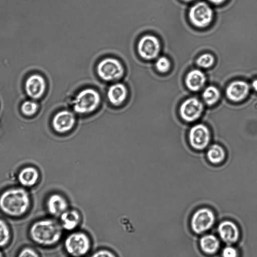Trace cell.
Masks as SVG:
<instances>
[{
  "label": "cell",
  "mask_w": 257,
  "mask_h": 257,
  "mask_svg": "<svg viewBox=\"0 0 257 257\" xmlns=\"http://www.w3.org/2000/svg\"><path fill=\"white\" fill-rule=\"evenodd\" d=\"M202 97L207 104L211 105L218 100L220 97V92L215 86H209L206 88L203 92Z\"/></svg>",
  "instance_id": "22"
},
{
  "label": "cell",
  "mask_w": 257,
  "mask_h": 257,
  "mask_svg": "<svg viewBox=\"0 0 257 257\" xmlns=\"http://www.w3.org/2000/svg\"><path fill=\"white\" fill-rule=\"evenodd\" d=\"M47 209L50 214L59 217L68 209V203L64 197L58 194L51 195L46 203Z\"/></svg>",
  "instance_id": "14"
},
{
  "label": "cell",
  "mask_w": 257,
  "mask_h": 257,
  "mask_svg": "<svg viewBox=\"0 0 257 257\" xmlns=\"http://www.w3.org/2000/svg\"><path fill=\"white\" fill-rule=\"evenodd\" d=\"M155 66L159 72L165 73L169 70L171 63L167 57L162 56L157 59Z\"/></svg>",
  "instance_id": "26"
},
{
  "label": "cell",
  "mask_w": 257,
  "mask_h": 257,
  "mask_svg": "<svg viewBox=\"0 0 257 257\" xmlns=\"http://www.w3.org/2000/svg\"><path fill=\"white\" fill-rule=\"evenodd\" d=\"M30 204L28 193L23 189H11L0 196V209L9 216H21L28 211Z\"/></svg>",
  "instance_id": "2"
},
{
  "label": "cell",
  "mask_w": 257,
  "mask_h": 257,
  "mask_svg": "<svg viewBox=\"0 0 257 257\" xmlns=\"http://www.w3.org/2000/svg\"><path fill=\"white\" fill-rule=\"evenodd\" d=\"M0 257H4V255L1 251H0Z\"/></svg>",
  "instance_id": "32"
},
{
  "label": "cell",
  "mask_w": 257,
  "mask_h": 257,
  "mask_svg": "<svg viewBox=\"0 0 257 257\" xmlns=\"http://www.w3.org/2000/svg\"><path fill=\"white\" fill-rule=\"evenodd\" d=\"M214 222L215 215L213 211L207 208H202L192 215L191 226L195 232L201 233L209 229Z\"/></svg>",
  "instance_id": "7"
},
{
  "label": "cell",
  "mask_w": 257,
  "mask_h": 257,
  "mask_svg": "<svg viewBox=\"0 0 257 257\" xmlns=\"http://www.w3.org/2000/svg\"><path fill=\"white\" fill-rule=\"evenodd\" d=\"M218 231L221 239L228 244L235 242L239 238V232L237 225L229 220L221 222Z\"/></svg>",
  "instance_id": "15"
},
{
  "label": "cell",
  "mask_w": 257,
  "mask_h": 257,
  "mask_svg": "<svg viewBox=\"0 0 257 257\" xmlns=\"http://www.w3.org/2000/svg\"><path fill=\"white\" fill-rule=\"evenodd\" d=\"M17 257H39V255L34 249L26 247L21 249Z\"/></svg>",
  "instance_id": "28"
},
{
  "label": "cell",
  "mask_w": 257,
  "mask_h": 257,
  "mask_svg": "<svg viewBox=\"0 0 257 257\" xmlns=\"http://www.w3.org/2000/svg\"><path fill=\"white\" fill-rule=\"evenodd\" d=\"M225 153L223 149L218 145H213L208 149L207 157L213 164L221 163L224 159Z\"/></svg>",
  "instance_id": "21"
},
{
  "label": "cell",
  "mask_w": 257,
  "mask_h": 257,
  "mask_svg": "<svg viewBox=\"0 0 257 257\" xmlns=\"http://www.w3.org/2000/svg\"><path fill=\"white\" fill-rule=\"evenodd\" d=\"M249 91V86L247 83L241 80H236L230 83L226 89V94L229 99L238 102L244 99Z\"/></svg>",
  "instance_id": "13"
},
{
  "label": "cell",
  "mask_w": 257,
  "mask_h": 257,
  "mask_svg": "<svg viewBox=\"0 0 257 257\" xmlns=\"http://www.w3.org/2000/svg\"><path fill=\"white\" fill-rule=\"evenodd\" d=\"M205 81V74L198 69H194L188 72L185 78L187 87L193 91L200 90L204 85Z\"/></svg>",
  "instance_id": "18"
},
{
  "label": "cell",
  "mask_w": 257,
  "mask_h": 257,
  "mask_svg": "<svg viewBox=\"0 0 257 257\" xmlns=\"http://www.w3.org/2000/svg\"><path fill=\"white\" fill-rule=\"evenodd\" d=\"M60 223L53 219H43L34 222L29 230L32 240L38 244L52 246L57 244L63 234Z\"/></svg>",
  "instance_id": "1"
},
{
  "label": "cell",
  "mask_w": 257,
  "mask_h": 257,
  "mask_svg": "<svg viewBox=\"0 0 257 257\" xmlns=\"http://www.w3.org/2000/svg\"><path fill=\"white\" fill-rule=\"evenodd\" d=\"M189 140L190 145L193 148L196 150L204 149L210 142V131L204 124H196L190 130Z\"/></svg>",
  "instance_id": "9"
},
{
  "label": "cell",
  "mask_w": 257,
  "mask_h": 257,
  "mask_svg": "<svg viewBox=\"0 0 257 257\" xmlns=\"http://www.w3.org/2000/svg\"><path fill=\"white\" fill-rule=\"evenodd\" d=\"M213 11L205 2H200L194 5L189 12V17L191 23L198 28L208 26L213 19Z\"/></svg>",
  "instance_id": "6"
},
{
  "label": "cell",
  "mask_w": 257,
  "mask_h": 257,
  "mask_svg": "<svg viewBox=\"0 0 257 257\" xmlns=\"http://www.w3.org/2000/svg\"><path fill=\"white\" fill-rule=\"evenodd\" d=\"M210 2L214 4H220L223 3L225 0H208Z\"/></svg>",
  "instance_id": "31"
},
{
  "label": "cell",
  "mask_w": 257,
  "mask_h": 257,
  "mask_svg": "<svg viewBox=\"0 0 257 257\" xmlns=\"http://www.w3.org/2000/svg\"><path fill=\"white\" fill-rule=\"evenodd\" d=\"M46 83L44 78L38 74L29 76L26 80L25 88L28 96L33 99H39L44 94Z\"/></svg>",
  "instance_id": "12"
},
{
  "label": "cell",
  "mask_w": 257,
  "mask_h": 257,
  "mask_svg": "<svg viewBox=\"0 0 257 257\" xmlns=\"http://www.w3.org/2000/svg\"><path fill=\"white\" fill-rule=\"evenodd\" d=\"M90 257H117L113 251L108 249L102 248L94 251Z\"/></svg>",
  "instance_id": "27"
},
{
  "label": "cell",
  "mask_w": 257,
  "mask_h": 257,
  "mask_svg": "<svg viewBox=\"0 0 257 257\" xmlns=\"http://www.w3.org/2000/svg\"><path fill=\"white\" fill-rule=\"evenodd\" d=\"M161 45L158 39L152 35L143 36L137 45L138 54L144 59L150 60L156 58L160 51Z\"/></svg>",
  "instance_id": "8"
},
{
  "label": "cell",
  "mask_w": 257,
  "mask_h": 257,
  "mask_svg": "<svg viewBox=\"0 0 257 257\" xmlns=\"http://www.w3.org/2000/svg\"><path fill=\"white\" fill-rule=\"evenodd\" d=\"M238 252L237 250L233 247L228 246L225 247L222 250V257H237Z\"/></svg>",
  "instance_id": "29"
},
{
  "label": "cell",
  "mask_w": 257,
  "mask_h": 257,
  "mask_svg": "<svg viewBox=\"0 0 257 257\" xmlns=\"http://www.w3.org/2000/svg\"><path fill=\"white\" fill-rule=\"evenodd\" d=\"M39 177L38 171L33 167H29L23 169L19 173L18 178L21 184L25 186L34 185Z\"/></svg>",
  "instance_id": "20"
},
{
  "label": "cell",
  "mask_w": 257,
  "mask_h": 257,
  "mask_svg": "<svg viewBox=\"0 0 257 257\" xmlns=\"http://www.w3.org/2000/svg\"><path fill=\"white\" fill-rule=\"evenodd\" d=\"M203 110L202 103L194 97L185 100L180 107V114L185 121L192 122L197 119L201 115Z\"/></svg>",
  "instance_id": "10"
},
{
  "label": "cell",
  "mask_w": 257,
  "mask_h": 257,
  "mask_svg": "<svg viewBox=\"0 0 257 257\" xmlns=\"http://www.w3.org/2000/svg\"><path fill=\"white\" fill-rule=\"evenodd\" d=\"M76 122L74 114L68 110L58 112L52 119L54 130L58 133L63 134L71 131Z\"/></svg>",
  "instance_id": "11"
},
{
  "label": "cell",
  "mask_w": 257,
  "mask_h": 257,
  "mask_svg": "<svg viewBox=\"0 0 257 257\" xmlns=\"http://www.w3.org/2000/svg\"><path fill=\"white\" fill-rule=\"evenodd\" d=\"M91 240L89 235L83 231H72L64 241L66 252L71 257H83L91 248Z\"/></svg>",
  "instance_id": "3"
},
{
  "label": "cell",
  "mask_w": 257,
  "mask_h": 257,
  "mask_svg": "<svg viewBox=\"0 0 257 257\" xmlns=\"http://www.w3.org/2000/svg\"><path fill=\"white\" fill-rule=\"evenodd\" d=\"M11 238L10 228L4 220L0 219V247L8 244Z\"/></svg>",
  "instance_id": "23"
},
{
  "label": "cell",
  "mask_w": 257,
  "mask_h": 257,
  "mask_svg": "<svg viewBox=\"0 0 257 257\" xmlns=\"http://www.w3.org/2000/svg\"><path fill=\"white\" fill-rule=\"evenodd\" d=\"M59 218L63 229L70 232L78 227L82 220L81 214L76 209H67Z\"/></svg>",
  "instance_id": "16"
},
{
  "label": "cell",
  "mask_w": 257,
  "mask_h": 257,
  "mask_svg": "<svg viewBox=\"0 0 257 257\" xmlns=\"http://www.w3.org/2000/svg\"><path fill=\"white\" fill-rule=\"evenodd\" d=\"M127 96V88L124 84L120 83L111 85L107 92L109 101L115 106L122 104L126 100Z\"/></svg>",
  "instance_id": "17"
},
{
  "label": "cell",
  "mask_w": 257,
  "mask_h": 257,
  "mask_svg": "<svg viewBox=\"0 0 257 257\" xmlns=\"http://www.w3.org/2000/svg\"><path fill=\"white\" fill-rule=\"evenodd\" d=\"M200 246L202 250L205 253L213 254L219 249L220 242L215 236L207 234L200 239Z\"/></svg>",
  "instance_id": "19"
},
{
  "label": "cell",
  "mask_w": 257,
  "mask_h": 257,
  "mask_svg": "<svg viewBox=\"0 0 257 257\" xmlns=\"http://www.w3.org/2000/svg\"><path fill=\"white\" fill-rule=\"evenodd\" d=\"M101 102L99 93L92 88H87L79 92L73 101L74 111L79 114L90 113L97 109Z\"/></svg>",
  "instance_id": "4"
},
{
  "label": "cell",
  "mask_w": 257,
  "mask_h": 257,
  "mask_svg": "<svg viewBox=\"0 0 257 257\" xmlns=\"http://www.w3.org/2000/svg\"><path fill=\"white\" fill-rule=\"evenodd\" d=\"M253 89L257 92V79H254L251 83Z\"/></svg>",
  "instance_id": "30"
},
{
  "label": "cell",
  "mask_w": 257,
  "mask_h": 257,
  "mask_svg": "<svg viewBox=\"0 0 257 257\" xmlns=\"http://www.w3.org/2000/svg\"><path fill=\"white\" fill-rule=\"evenodd\" d=\"M37 104L32 100H27L23 102L21 105V111L26 115H32L37 111Z\"/></svg>",
  "instance_id": "25"
},
{
  "label": "cell",
  "mask_w": 257,
  "mask_h": 257,
  "mask_svg": "<svg viewBox=\"0 0 257 257\" xmlns=\"http://www.w3.org/2000/svg\"><path fill=\"white\" fill-rule=\"evenodd\" d=\"M183 1H185V2H189L193 1H194V0H183Z\"/></svg>",
  "instance_id": "33"
},
{
  "label": "cell",
  "mask_w": 257,
  "mask_h": 257,
  "mask_svg": "<svg viewBox=\"0 0 257 257\" xmlns=\"http://www.w3.org/2000/svg\"><path fill=\"white\" fill-rule=\"evenodd\" d=\"M214 62V57L210 54L206 53L200 56L196 60L197 64L204 68L211 67Z\"/></svg>",
  "instance_id": "24"
},
{
  "label": "cell",
  "mask_w": 257,
  "mask_h": 257,
  "mask_svg": "<svg viewBox=\"0 0 257 257\" xmlns=\"http://www.w3.org/2000/svg\"><path fill=\"white\" fill-rule=\"evenodd\" d=\"M98 76L105 81H116L124 75V69L117 59L109 57L100 61L97 66Z\"/></svg>",
  "instance_id": "5"
}]
</instances>
